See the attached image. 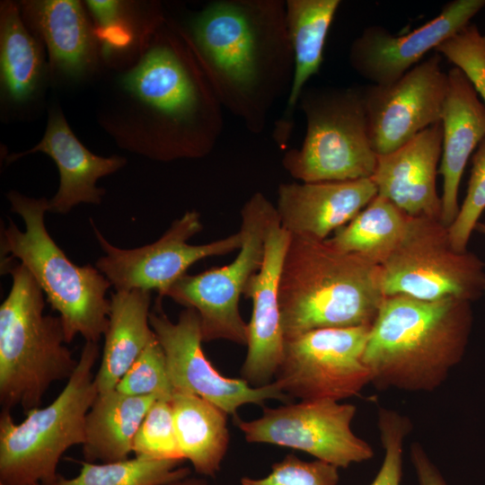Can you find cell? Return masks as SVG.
<instances>
[{
	"instance_id": "60d3db41",
	"label": "cell",
	"mask_w": 485,
	"mask_h": 485,
	"mask_svg": "<svg viewBox=\"0 0 485 485\" xmlns=\"http://www.w3.org/2000/svg\"><path fill=\"white\" fill-rule=\"evenodd\" d=\"M34 485H41V484H40V483H37V484H34Z\"/></svg>"
},
{
	"instance_id": "44dd1931",
	"label": "cell",
	"mask_w": 485,
	"mask_h": 485,
	"mask_svg": "<svg viewBox=\"0 0 485 485\" xmlns=\"http://www.w3.org/2000/svg\"><path fill=\"white\" fill-rule=\"evenodd\" d=\"M36 152L47 154L57 166L59 187L49 199V211L61 215L80 203L100 204L105 190L96 186L97 181L126 163V159L118 155L102 157L90 152L74 135L63 114L57 111L50 113L41 141L10 156L9 162Z\"/></svg>"
},
{
	"instance_id": "30bf717a",
	"label": "cell",
	"mask_w": 485,
	"mask_h": 485,
	"mask_svg": "<svg viewBox=\"0 0 485 485\" xmlns=\"http://www.w3.org/2000/svg\"><path fill=\"white\" fill-rule=\"evenodd\" d=\"M380 285L384 297L472 303L485 295V262L469 251H455L440 219L410 216L401 242L380 266Z\"/></svg>"
},
{
	"instance_id": "ab89813d",
	"label": "cell",
	"mask_w": 485,
	"mask_h": 485,
	"mask_svg": "<svg viewBox=\"0 0 485 485\" xmlns=\"http://www.w3.org/2000/svg\"><path fill=\"white\" fill-rule=\"evenodd\" d=\"M0 485H6V484H4V483H3V482L0 481Z\"/></svg>"
},
{
	"instance_id": "ffe728a7",
	"label": "cell",
	"mask_w": 485,
	"mask_h": 485,
	"mask_svg": "<svg viewBox=\"0 0 485 485\" xmlns=\"http://www.w3.org/2000/svg\"><path fill=\"white\" fill-rule=\"evenodd\" d=\"M448 89L441 123L442 154L438 172L443 178L440 220L449 227L460 206L458 191L469 157L485 137V105L465 74L454 66L448 72Z\"/></svg>"
},
{
	"instance_id": "d4e9b609",
	"label": "cell",
	"mask_w": 485,
	"mask_h": 485,
	"mask_svg": "<svg viewBox=\"0 0 485 485\" xmlns=\"http://www.w3.org/2000/svg\"><path fill=\"white\" fill-rule=\"evenodd\" d=\"M157 401L114 389L99 393L86 416L83 454L87 462L110 463L128 459L135 436Z\"/></svg>"
},
{
	"instance_id": "74e56055",
	"label": "cell",
	"mask_w": 485,
	"mask_h": 485,
	"mask_svg": "<svg viewBox=\"0 0 485 485\" xmlns=\"http://www.w3.org/2000/svg\"><path fill=\"white\" fill-rule=\"evenodd\" d=\"M163 485H216V484H212L203 478L190 477L189 475L187 477L176 480L174 481H172Z\"/></svg>"
},
{
	"instance_id": "8992f818",
	"label": "cell",
	"mask_w": 485,
	"mask_h": 485,
	"mask_svg": "<svg viewBox=\"0 0 485 485\" xmlns=\"http://www.w3.org/2000/svg\"><path fill=\"white\" fill-rule=\"evenodd\" d=\"M11 210L18 214L25 230L10 220L1 232V259L20 260L36 279L51 308L58 313L66 342L81 335L85 341L98 342L109 324L111 286L92 265L71 261L49 235L45 214L49 211L46 198H30L10 190Z\"/></svg>"
},
{
	"instance_id": "1f68e13d",
	"label": "cell",
	"mask_w": 485,
	"mask_h": 485,
	"mask_svg": "<svg viewBox=\"0 0 485 485\" xmlns=\"http://www.w3.org/2000/svg\"><path fill=\"white\" fill-rule=\"evenodd\" d=\"M435 51L465 74L485 105V35L478 27L470 23Z\"/></svg>"
},
{
	"instance_id": "7402d4cb",
	"label": "cell",
	"mask_w": 485,
	"mask_h": 485,
	"mask_svg": "<svg viewBox=\"0 0 485 485\" xmlns=\"http://www.w3.org/2000/svg\"><path fill=\"white\" fill-rule=\"evenodd\" d=\"M340 0H286V22L294 70L285 109L275 121L274 141L282 148L293 134L295 112L308 81L321 69L327 35Z\"/></svg>"
},
{
	"instance_id": "3957f363",
	"label": "cell",
	"mask_w": 485,
	"mask_h": 485,
	"mask_svg": "<svg viewBox=\"0 0 485 485\" xmlns=\"http://www.w3.org/2000/svg\"><path fill=\"white\" fill-rule=\"evenodd\" d=\"M124 85L153 118L154 158H199L214 149L224 108L181 32H162Z\"/></svg>"
},
{
	"instance_id": "5b68a950",
	"label": "cell",
	"mask_w": 485,
	"mask_h": 485,
	"mask_svg": "<svg viewBox=\"0 0 485 485\" xmlns=\"http://www.w3.org/2000/svg\"><path fill=\"white\" fill-rule=\"evenodd\" d=\"M1 259L12 287L0 306V404L25 412L41 404L52 384L69 379L78 360L66 346L59 316L44 313V293L30 271Z\"/></svg>"
},
{
	"instance_id": "d6986e66",
	"label": "cell",
	"mask_w": 485,
	"mask_h": 485,
	"mask_svg": "<svg viewBox=\"0 0 485 485\" xmlns=\"http://www.w3.org/2000/svg\"><path fill=\"white\" fill-rule=\"evenodd\" d=\"M377 195L370 178L346 181L281 183L275 205L291 235L326 240L350 222Z\"/></svg>"
},
{
	"instance_id": "f1b7e54d",
	"label": "cell",
	"mask_w": 485,
	"mask_h": 485,
	"mask_svg": "<svg viewBox=\"0 0 485 485\" xmlns=\"http://www.w3.org/2000/svg\"><path fill=\"white\" fill-rule=\"evenodd\" d=\"M182 462L137 456L102 463L84 461L77 476H58L56 485H163L190 475Z\"/></svg>"
},
{
	"instance_id": "9a60e30c",
	"label": "cell",
	"mask_w": 485,
	"mask_h": 485,
	"mask_svg": "<svg viewBox=\"0 0 485 485\" xmlns=\"http://www.w3.org/2000/svg\"><path fill=\"white\" fill-rule=\"evenodd\" d=\"M442 57L436 52L390 85L361 87L369 137L377 155L396 150L441 121L448 89Z\"/></svg>"
},
{
	"instance_id": "ba28073f",
	"label": "cell",
	"mask_w": 485,
	"mask_h": 485,
	"mask_svg": "<svg viewBox=\"0 0 485 485\" xmlns=\"http://www.w3.org/2000/svg\"><path fill=\"white\" fill-rule=\"evenodd\" d=\"M298 107L305 118L299 148L287 150L284 169L300 182L371 178L377 163L361 87H309Z\"/></svg>"
},
{
	"instance_id": "cb8c5ba5",
	"label": "cell",
	"mask_w": 485,
	"mask_h": 485,
	"mask_svg": "<svg viewBox=\"0 0 485 485\" xmlns=\"http://www.w3.org/2000/svg\"><path fill=\"white\" fill-rule=\"evenodd\" d=\"M23 5L47 44L52 66L68 75L83 74L93 62L94 40L81 3L44 0L25 2Z\"/></svg>"
},
{
	"instance_id": "603a6c76",
	"label": "cell",
	"mask_w": 485,
	"mask_h": 485,
	"mask_svg": "<svg viewBox=\"0 0 485 485\" xmlns=\"http://www.w3.org/2000/svg\"><path fill=\"white\" fill-rule=\"evenodd\" d=\"M150 304V291L135 289L111 295L102 356L94 375L99 393L116 389L144 349L156 339L149 322Z\"/></svg>"
},
{
	"instance_id": "277c9868",
	"label": "cell",
	"mask_w": 485,
	"mask_h": 485,
	"mask_svg": "<svg viewBox=\"0 0 485 485\" xmlns=\"http://www.w3.org/2000/svg\"><path fill=\"white\" fill-rule=\"evenodd\" d=\"M384 298L380 266L326 240L290 234L279 280L285 340L317 329L371 326Z\"/></svg>"
},
{
	"instance_id": "8fae6325",
	"label": "cell",
	"mask_w": 485,
	"mask_h": 485,
	"mask_svg": "<svg viewBox=\"0 0 485 485\" xmlns=\"http://www.w3.org/2000/svg\"><path fill=\"white\" fill-rule=\"evenodd\" d=\"M371 326L324 328L285 340L274 382L290 399L340 400L371 383L364 352Z\"/></svg>"
},
{
	"instance_id": "2e32d148",
	"label": "cell",
	"mask_w": 485,
	"mask_h": 485,
	"mask_svg": "<svg viewBox=\"0 0 485 485\" xmlns=\"http://www.w3.org/2000/svg\"><path fill=\"white\" fill-rule=\"evenodd\" d=\"M484 7L485 0L451 1L436 17L399 36L381 25H370L351 42L348 62L370 84L390 85L428 51L469 25Z\"/></svg>"
},
{
	"instance_id": "836d02e7",
	"label": "cell",
	"mask_w": 485,
	"mask_h": 485,
	"mask_svg": "<svg viewBox=\"0 0 485 485\" xmlns=\"http://www.w3.org/2000/svg\"><path fill=\"white\" fill-rule=\"evenodd\" d=\"M339 468L322 461L305 462L287 454L262 478L242 477L241 485H337Z\"/></svg>"
},
{
	"instance_id": "e0dca14e",
	"label": "cell",
	"mask_w": 485,
	"mask_h": 485,
	"mask_svg": "<svg viewBox=\"0 0 485 485\" xmlns=\"http://www.w3.org/2000/svg\"><path fill=\"white\" fill-rule=\"evenodd\" d=\"M290 234L278 216L269 224L260 269L250 278L243 295L252 304L247 331V352L241 368V378L254 387L274 381L281 363L285 336L281 323L279 280Z\"/></svg>"
},
{
	"instance_id": "5bb4252c",
	"label": "cell",
	"mask_w": 485,
	"mask_h": 485,
	"mask_svg": "<svg viewBox=\"0 0 485 485\" xmlns=\"http://www.w3.org/2000/svg\"><path fill=\"white\" fill-rule=\"evenodd\" d=\"M162 298L150 312L149 322L165 354L170 377L175 392L198 395L237 417L245 404L263 405L268 400L287 403L291 399L273 381L254 387L242 378L223 375L208 360L202 348L200 319L193 308H184L177 322L162 309Z\"/></svg>"
},
{
	"instance_id": "52a82bcc",
	"label": "cell",
	"mask_w": 485,
	"mask_h": 485,
	"mask_svg": "<svg viewBox=\"0 0 485 485\" xmlns=\"http://www.w3.org/2000/svg\"><path fill=\"white\" fill-rule=\"evenodd\" d=\"M99 354L98 342L85 341L76 368L57 397L44 408L25 412L22 422L2 410L1 482L56 485L61 456L85 440L86 416L99 394L93 374Z\"/></svg>"
},
{
	"instance_id": "6da1fadb",
	"label": "cell",
	"mask_w": 485,
	"mask_h": 485,
	"mask_svg": "<svg viewBox=\"0 0 485 485\" xmlns=\"http://www.w3.org/2000/svg\"><path fill=\"white\" fill-rule=\"evenodd\" d=\"M181 33L222 107L261 133L292 83L286 1H212Z\"/></svg>"
},
{
	"instance_id": "4fadbf2b",
	"label": "cell",
	"mask_w": 485,
	"mask_h": 485,
	"mask_svg": "<svg viewBox=\"0 0 485 485\" xmlns=\"http://www.w3.org/2000/svg\"><path fill=\"white\" fill-rule=\"evenodd\" d=\"M94 235L104 255L95 267L116 291L156 290L159 298L197 261L238 251L242 235L238 230L225 238L204 244L188 241L203 229L200 215L195 210L175 219L155 242L134 249H122L107 241L93 222Z\"/></svg>"
},
{
	"instance_id": "d590c367",
	"label": "cell",
	"mask_w": 485,
	"mask_h": 485,
	"mask_svg": "<svg viewBox=\"0 0 485 485\" xmlns=\"http://www.w3.org/2000/svg\"><path fill=\"white\" fill-rule=\"evenodd\" d=\"M95 34L102 42L103 51L106 54L128 47L133 40V33L123 20L122 14L98 26Z\"/></svg>"
},
{
	"instance_id": "7c38bea8",
	"label": "cell",
	"mask_w": 485,
	"mask_h": 485,
	"mask_svg": "<svg viewBox=\"0 0 485 485\" xmlns=\"http://www.w3.org/2000/svg\"><path fill=\"white\" fill-rule=\"evenodd\" d=\"M357 407L333 400H306L263 408L251 420L235 419L248 443L269 444L306 453L337 468L369 460L372 447L354 434Z\"/></svg>"
},
{
	"instance_id": "8d00e7d4",
	"label": "cell",
	"mask_w": 485,
	"mask_h": 485,
	"mask_svg": "<svg viewBox=\"0 0 485 485\" xmlns=\"http://www.w3.org/2000/svg\"><path fill=\"white\" fill-rule=\"evenodd\" d=\"M410 459L419 485H447L437 467L419 443L411 445Z\"/></svg>"
},
{
	"instance_id": "f35d334b",
	"label": "cell",
	"mask_w": 485,
	"mask_h": 485,
	"mask_svg": "<svg viewBox=\"0 0 485 485\" xmlns=\"http://www.w3.org/2000/svg\"><path fill=\"white\" fill-rule=\"evenodd\" d=\"M475 230L485 236V222H479L476 225Z\"/></svg>"
},
{
	"instance_id": "d6a6232c",
	"label": "cell",
	"mask_w": 485,
	"mask_h": 485,
	"mask_svg": "<svg viewBox=\"0 0 485 485\" xmlns=\"http://www.w3.org/2000/svg\"><path fill=\"white\" fill-rule=\"evenodd\" d=\"M485 209V137L472 156V167L466 196L458 215L448 227L453 248L466 251L470 237Z\"/></svg>"
},
{
	"instance_id": "7a4b0ae2",
	"label": "cell",
	"mask_w": 485,
	"mask_h": 485,
	"mask_svg": "<svg viewBox=\"0 0 485 485\" xmlns=\"http://www.w3.org/2000/svg\"><path fill=\"white\" fill-rule=\"evenodd\" d=\"M471 302L385 296L373 322L364 362L377 389L431 392L463 358L472 327Z\"/></svg>"
},
{
	"instance_id": "83f0119b",
	"label": "cell",
	"mask_w": 485,
	"mask_h": 485,
	"mask_svg": "<svg viewBox=\"0 0 485 485\" xmlns=\"http://www.w3.org/2000/svg\"><path fill=\"white\" fill-rule=\"evenodd\" d=\"M42 52L27 31L16 6L4 4L1 9V82L15 101L28 100L36 90L42 72Z\"/></svg>"
},
{
	"instance_id": "9c48e42d",
	"label": "cell",
	"mask_w": 485,
	"mask_h": 485,
	"mask_svg": "<svg viewBox=\"0 0 485 485\" xmlns=\"http://www.w3.org/2000/svg\"><path fill=\"white\" fill-rule=\"evenodd\" d=\"M277 214L262 192L253 193L241 209L242 242L235 259L196 275L185 274L164 294L197 311L203 342L224 340L246 346L248 325L240 313L239 300L262 264L266 233Z\"/></svg>"
},
{
	"instance_id": "e575fe53",
	"label": "cell",
	"mask_w": 485,
	"mask_h": 485,
	"mask_svg": "<svg viewBox=\"0 0 485 485\" xmlns=\"http://www.w3.org/2000/svg\"><path fill=\"white\" fill-rule=\"evenodd\" d=\"M377 425L384 456L370 485H401L403 444L411 429V423L406 416L393 410L381 408L378 410Z\"/></svg>"
},
{
	"instance_id": "f546056e",
	"label": "cell",
	"mask_w": 485,
	"mask_h": 485,
	"mask_svg": "<svg viewBox=\"0 0 485 485\" xmlns=\"http://www.w3.org/2000/svg\"><path fill=\"white\" fill-rule=\"evenodd\" d=\"M116 390L134 396H154L171 401L175 392L165 354L157 339L137 358L119 382Z\"/></svg>"
},
{
	"instance_id": "4316f807",
	"label": "cell",
	"mask_w": 485,
	"mask_h": 485,
	"mask_svg": "<svg viewBox=\"0 0 485 485\" xmlns=\"http://www.w3.org/2000/svg\"><path fill=\"white\" fill-rule=\"evenodd\" d=\"M409 216L388 199L376 197L326 241L334 248L381 266L401 242Z\"/></svg>"
},
{
	"instance_id": "ac0fdd59",
	"label": "cell",
	"mask_w": 485,
	"mask_h": 485,
	"mask_svg": "<svg viewBox=\"0 0 485 485\" xmlns=\"http://www.w3.org/2000/svg\"><path fill=\"white\" fill-rule=\"evenodd\" d=\"M441 121L424 129L396 150L377 155L370 178L377 195L411 217L441 216L442 200L436 187L442 154Z\"/></svg>"
},
{
	"instance_id": "4dcf8cb0",
	"label": "cell",
	"mask_w": 485,
	"mask_h": 485,
	"mask_svg": "<svg viewBox=\"0 0 485 485\" xmlns=\"http://www.w3.org/2000/svg\"><path fill=\"white\" fill-rule=\"evenodd\" d=\"M132 452L137 457L184 461L171 401L157 400L153 404L135 436Z\"/></svg>"
},
{
	"instance_id": "484cf974",
	"label": "cell",
	"mask_w": 485,
	"mask_h": 485,
	"mask_svg": "<svg viewBox=\"0 0 485 485\" xmlns=\"http://www.w3.org/2000/svg\"><path fill=\"white\" fill-rule=\"evenodd\" d=\"M171 404L183 459L198 474L215 477L229 447L228 414L209 401L185 392H175Z\"/></svg>"
}]
</instances>
